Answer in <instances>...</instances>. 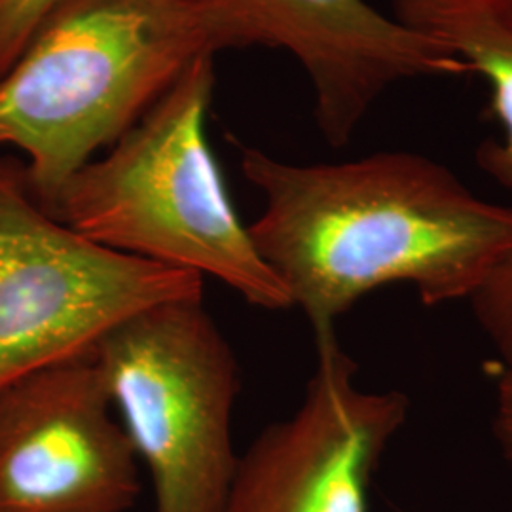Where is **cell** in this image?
<instances>
[{"instance_id":"obj_4","label":"cell","mask_w":512,"mask_h":512,"mask_svg":"<svg viewBox=\"0 0 512 512\" xmlns=\"http://www.w3.org/2000/svg\"><path fill=\"white\" fill-rule=\"evenodd\" d=\"M93 357L154 486L156 512H222L238 458L236 353L203 298L156 304L120 323Z\"/></svg>"},{"instance_id":"obj_12","label":"cell","mask_w":512,"mask_h":512,"mask_svg":"<svg viewBox=\"0 0 512 512\" xmlns=\"http://www.w3.org/2000/svg\"><path fill=\"white\" fill-rule=\"evenodd\" d=\"M492 431L501 456L512 467V368H505L495 385Z\"/></svg>"},{"instance_id":"obj_5","label":"cell","mask_w":512,"mask_h":512,"mask_svg":"<svg viewBox=\"0 0 512 512\" xmlns=\"http://www.w3.org/2000/svg\"><path fill=\"white\" fill-rule=\"evenodd\" d=\"M181 298H203L202 275L84 238L38 205L25 164L0 158V389Z\"/></svg>"},{"instance_id":"obj_2","label":"cell","mask_w":512,"mask_h":512,"mask_svg":"<svg viewBox=\"0 0 512 512\" xmlns=\"http://www.w3.org/2000/svg\"><path fill=\"white\" fill-rule=\"evenodd\" d=\"M241 48L211 0H65L0 76V147L29 158L52 213L63 186L202 55Z\"/></svg>"},{"instance_id":"obj_6","label":"cell","mask_w":512,"mask_h":512,"mask_svg":"<svg viewBox=\"0 0 512 512\" xmlns=\"http://www.w3.org/2000/svg\"><path fill=\"white\" fill-rule=\"evenodd\" d=\"M291 418L262 429L238 458L222 512H368L384 454L410 414L403 391H368L336 332Z\"/></svg>"},{"instance_id":"obj_11","label":"cell","mask_w":512,"mask_h":512,"mask_svg":"<svg viewBox=\"0 0 512 512\" xmlns=\"http://www.w3.org/2000/svg\"><path fill=\"white\" fill-rule=\"evenodd\" d=\"M65 0H0V76Z\"/></svg>"},{"instance_id":"obj_1","label":"cell","mask_w":512,"mask_h":512,"mask_svg":"<svg viewBox=\"0 0 512 512\" xmlns=\"http://www.w3.org/2000/svg\"><path fill=\"white\" fill-rule=\"evenodd\" d=\"M241 173L264 200L256 251L313 336L385 285H410L425 306L471 300L512 255V207L416 152L291 164L245 147Z\"/></svg>"},{"instance_id":"obj_10","label":"cell","mask_w":512,"mask_h":512,"mask_svg":"<svg viewBox=\"0 0 512 512\" xmlns=\"http://www.w3.org/2000/svg\"><path fill=\"white\" fill-rule=\"evenodd\" d=\"M476 323L505 368H512V255L471 296Z\"/></svg>"},{"instance_id":"obj_8","label":"cell","mask_w":512,"mask_h":512,"mask_svg":"<svg viewBox=\"0 0 512 512\" xmlns=\"http://www.w3.org/2000/svg\"><path fill=\"white\" fill-rule=\"evenodd\" d=\"M238 29L241 48L293 55L310 80L315 122L332 147L348 145L393 86L471 74L440 38L408 27L368 0H211Z\"/></svg>"},{"instance_id":"obj_7","label":"cell","mask_w":512,"mask_h":512,"mask_svg":"<svg viewBox=\"0 0 512 512\" xmlns=\"http://www.w3.org/2000/svg\"><path fill=\"white\" fill-rule=\"evenodd\" d=\"M92 353L0 389V512H126L139 458Z\"/></svg>"},{"instance_id":"obj_3","label":"cell","mask_w":512,"mask_h":512,"mask_svg":"<svg viewBox=\"0 0 512 512\" xmlns=\"http://www.w3.org/2000/svg\"><path fill=\"white\" fill-rule=\"evenodd\" d=\"M213 88L215 55H202L107 154L74 173L50 215L112 251L222 281L255 308L289 310L209 147Z\"/></svg>"},{"instance_id":"obj_9","label":"cell","mask_w":512,"mask_h":512,"mask_svg":"<svg viewBox=\"0 0 512 512\" xmlns=\"http://www.w3.org/2000/svg\"><path fill=\"white\" fill-rule=\"evenodd\" d=\"M395 18L440 38L486 80L501 139L480 147L478 164L512 194V0H395Z\"/></svg>"}]
</instances>
